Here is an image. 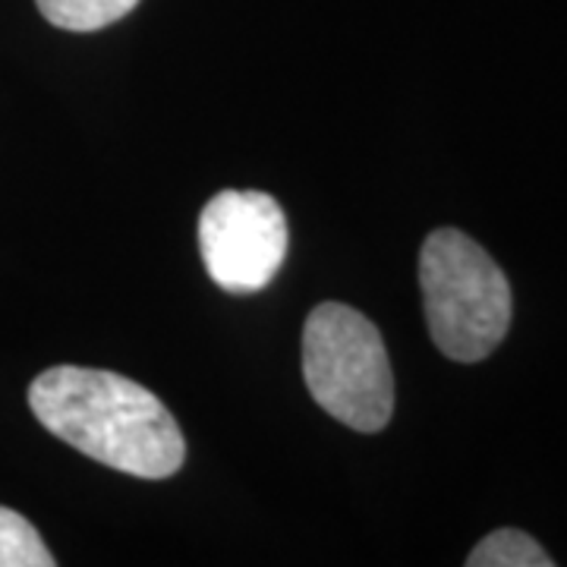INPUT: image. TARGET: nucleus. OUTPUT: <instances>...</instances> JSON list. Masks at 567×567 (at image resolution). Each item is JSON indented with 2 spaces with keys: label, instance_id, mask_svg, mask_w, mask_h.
Returning <instances> with one entry per match:
<instances>
[{
  "label": "nucleus",
  "instance_id": "nucleus-7",
  "mask_svg": "<svg viewBox=\"0 0 567 567\" xmlns=\"http://www.w3.org/2000/svg\"><path fill=\"white\" fill-rule=\"evenodd\" d=\"M54 555L48 551L39 529L22 514L0 505V567H51Z\"/></svg>",
  "mask_w": 567,
  "mask_h": 567
},
{
  "label": "nucleus",
  "instance_id": "nucleus-6",
  "mask_svg": "<svg viewBox=\"0 0 567 567\" xmlns=\"http://www.w3.org/2000/svg\"><path fill=\"white\" fill-rule=\"evenodd\" d=\"M470 567H551L555 561L546 555L533 536L520 529H495L480 546L466 555Z\"/></svg>",
  "mask_w": 567,
  "mask_h": 567
},
{
  "label": "nucleus",
  "instance_id": "nucleus-1",
  "mask_svg": "<svg viewBox=\"0 0 567 567\" xmlns=\"http://www.w3.org/2000/svg\"><path fill=\"white\" fill-rule=\"evenodd\" d=\"M29 406L61 442L140 480H167L186 457L171 410L117 372L54 365L29 385Z\"/></svg>",
  "mask_w": 567,
  "mask_h": 567
},
{
  "label": "nucleus",
  "instance_id": "nucleus-3",
  "mask_svg": "<svg viewBox=\"0 0 567 567\" xmlns=\"http://www.w3.org/2000/svg\"><path fill=\"white\" fill-rule=\"evenodd\" d=\"M303 375L324 413L357 432H382L394 413V375L379 328L344 303H322L303 328Z\"/></svg>",
  "mask_w": 567,
  "mask_h": 567
},
{
  "label": "nucleus",
  "instance_id": "nucleus-4",
  "mask_svg": "<svg viewBox=\"0 0 567 567\" xmlns=\"http://www.w3.org/2000/svg\"><path fill=\"white\" fill-rule=\"evenodd\" d=\"M290 227L281 205L256 189H224L199 215L203 262L227 293H259L287 259Z\"/></svg>",
  "mask_w": 567,
  "mask_h": 567
},
{
  "label": "nucleus",
  "instance_id": "nucleus-2",
  "mask_svg": "<svg viewBox=\"0 0 567 567\" xmlns=\"http://www.w3.org/2000/svg\"><path fill=\"white\" fill-rule=\"evenodd\" d=\"M425 322L435 347L457 363H480L511 328V284L473 237L439 227L420 252Z\"/></svg>",
  "mask_w": 567,
  "mask_h": 567
},
{
  "label": "nucleus",
  "instance_id": "nucleus-5",
  "mask_svg": "<svg viewBox=\"0 0 567 567\" xmlns=\"http://www.w3.org/2000/svg\"><path fill=\"white\" fill-rule=\"evenodd\" d=\"M41 17L66 32H99L123 20L140 0H35Z\"/></svg>",
  "mask_w": 567,
  "mask_h": 567
}]
</instances>
